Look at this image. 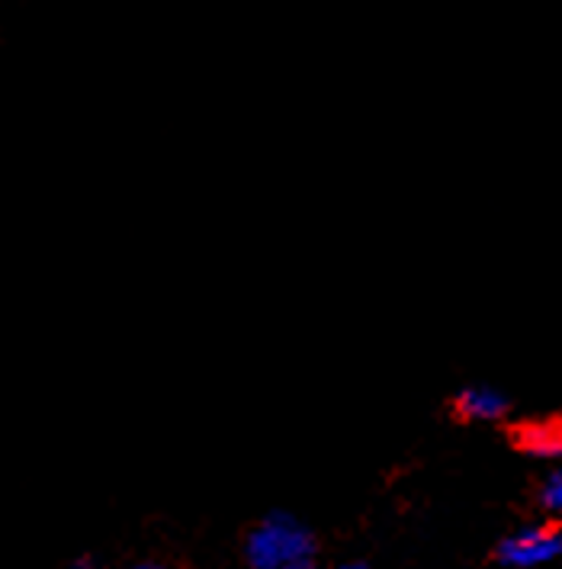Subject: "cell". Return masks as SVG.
I'll use <instances>...</instances> for the list:
<instances>
[{
  "instance_id": "6da1fadb",
  "label": "cell",
  "mask_w": 562,
  "mask_h": 569,
  "mask_svg": "<svg viewBox=\"0 0 562 569\" xmlns=\"http://www.w3.org/2000/svg\"><path fill=\"white\" fill-rule=\"evenodd\" d=\"M244 553L254 569H315V540L293 515H267L248 535Z\"/></svg>"
},
{
  "instance_id": "7a4b0ae2",
  "label": "cell",
  "mask_w": 562,
  "mask_h": 569,
  "mask_svg": "<svg viewBox=\"0 0 562 569\" xmlns=\"http://www.w3.org/2000/svg\"><path fill=\"white\" fill-rule=\"evenodd\" d=\"M562 553V528L556 525H533V528H521L511 538L502 540L499 557L504 567L514 569H533L553 563Z\"/></svg>"
},
{
  "instance_id": "5b68a950",
  "label": "cell",
  "mask_w": 562,
  "mask_h": 569,
  "mask_svg": "<svg viewBox=\"0 0 562 569\" xmlns=\"http://www.w3.org/2000/svg\"><path fill=\"white\" fill-rule=\"evenodd\" d=\"M540 499H543V506L546 511H553V515H560L562 518V463L543 480V489H540Z\"/></svg>"
},
{
  "instance_id": "277c9868",
  "label": "cell",
  "mask_w": 562,
  "mask_h": 569,
  "mask_svg": "<svg viewBox=\"0 0 562 569\" xmlns=\"http://www.w3.org/2000/svg\"><path fill=\"white\" fill-rule=\"evenodd\" d=\"M521 445L536 457H556L562 460V421H540L521 431Z\"/></svg>"
},
{
  "instance_id": "3957f363",
  "label": "cell",
  "mask_w": 562,
  "mask_h": 569,
  "mask_svg": "<svg viewBox=\"0 0 562 569\" xmlns=\"http://www.w3.org/2000/svg\"><path fill=\"white\" fill-rule=\"evenodd\" d=\"M456 412L470 421H495L508 412V396L489 383H475L456 396Z\"/></svg>"
},
{
  "instance_id": "8992f818",
  "label": "cell",
  "mask_w": 562,
  "mask_h": 569,
  "mask_svg": "<svg viewBox=\"0 0 562 569\" xmlns=\"http://www.w3.org/2000/svg\"><path fill=\"white\" fill-rule=\"evenodd\" d=\"M338 569H367L363 563H344V567H338Z\"/></svg>"
},
{
  "instance_id": "52a82bcc",
  "label": "cell",
  "mask_w": 562,
  "mask_h": 569,
  "mask_svg": "<svg viewBox=\"0 0 562 569\" xmlns=\"http://www.w3.org/2000/svg\"><path fill=\"white\" fill-rule=\"evenodd\" d=\"M132 569H164V567H158V563H142V567H132Z\"/></svg>"
}]
</instances>
